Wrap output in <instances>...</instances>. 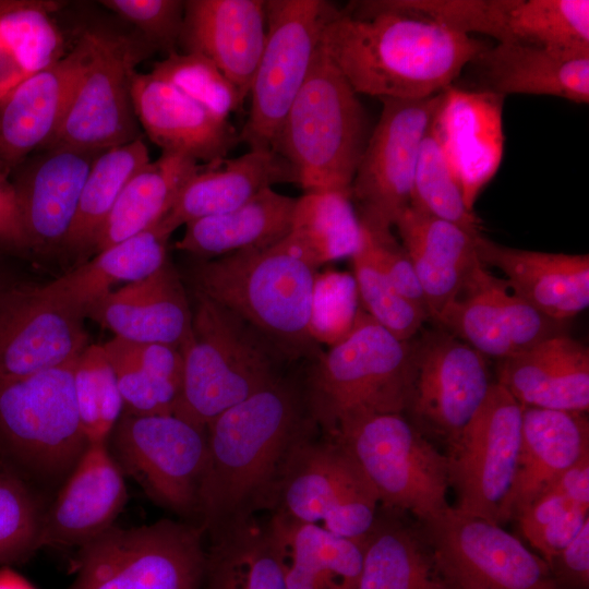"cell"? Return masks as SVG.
<instances>
[{"label":"cell","instance_id":"cell-1","mask_svg":"<svg viewBox=\"0 0 589 589\" xmlns=\"http://www.w3.org/2000/svg\"><path fill=\"white\" fill-rule=\"evenodd\" d=\"M321 45L357 94L422 99L450 86L486 45L420 16L380 12L330 19Z\"/></svg>","mask_w":589,"mask_h":589},{"label":"cell","instance_id":"cell-2","mask_svg":"<svg viewBox=\"0 0 589 589\" xmlns=\"http://www.w3.org/2000/svg\"><path fill=\"white\" fill-rule=\"evenodd\" d=\"M300 432V400L283 377L208 423L196 509L204 531L215 536L250 517L279 488Z\"/></svg>","mask_w":589,"mask_h":589},{"label":"cell","instance_id":"cell-3","mask_svg":"<svg viewBox=\"0 0 589 589\" xmlns=\"http://www.w3.org/2000/svg\"><path fill=\"white\" fill-rule=\"evenodd\" d=\"M317 266L289 233L263 249L244 250L193 266L195 291L250 324L289 359L322 351L311 333Z\"/></svg>","mask_w":589,"mask_h":589},{"label":"cell","instance_id":"cell-4","mask_svg":"<svg viewBox=\"0 0 589 589\" xmlns=\"http://www.w3.org/2000/svg\"><path fill=\"white\" fill-rule=\"evenodd\" d=\"M192 330L180 350L183 380L173 414L196 426L281 377L290 360L238 315L195 291Z\"/></svg>","mask_w":589,"mask_h":589},{"label":"cell","instance_id":"cell-5","mask_svg":"<svg viewBox=\"0 0 589 589\" xmlns=\"http://www.w3.org/2000/svg\"><path fill=\"white\" fill-rule=\"evenodd\" d=\"M370 134L358 94L321 45L272 149L304 192L350 190Z\"/></svg>","mask_w":589,"mask_h":589},{"label":"cell","instance_id":"cell-6","mask_svg":"<svg viewBox=\"0 0 589 589\" xmlns=\"http://www.w3.org/2000/svg\"><path fill=\"white\" fill-rule=\"evenodd\" d=\"M414 377V344L400 340L363 310L349 333L312 360L311 416L329 434L369 413H404Z\"/></svg>","mask_w":589,"mask_h":589},{"label":"cell","instance_id":"cell-7","mask_svg":"<svg viewBox=\"0 0 589 589\" xmlns=\"http://www.w3.org/2000/svg\"><path fill=\"white\" fill-rule=\"evenodd\" d=\"M76 360L0 381V458L32 483L62 484L88 444L75 400Z\"/></svg>","mask_w":589,"mask_h":589},{"label":"cell","instance_id":"cell-8","mask_svg":"<svg viewBox=\"0 0 589 589\" xmlns=\"http://www.w3.org/2000/svg\"><path fill=\"white\" fill-rule=\"evenodd\" d=\"M374 486L380 506L426 520L449 505L447 460L404 413H369L330 434Z\"/></svg>","mask_w":589,"mask_h":589},{"label":"cell","instance_id":"cell-9","mask_svg":"<svg viewBox=\"0 0 589 589\" xmlns=\"http://www.w3.org/2000/svg\"><path fill=\"white\" fill-rule=\"evenodd\" d=\"M204 529L160 519L133 528L111 526L79 546L65 589H200Z\"/></svg>","mask_w":589,"mask_h":589},{"label":"cell","instance_id":"cell-10","mask_svg":"<svg viewBox=\"0 0 589 589\" xmlns=\"http://www.w3.org/2000/svg\"><path fill=\"white\" fill-rule=\"evenodd\" d=\"M324 0H265L266 36L239 133L250 149H272L280 125L312 68L323 31L338 12Z\"/></svg>","mask_w":589,"mask_h":589},{"label":"cell","instance_id":"cell-11","mask_svg":"<svg viewBox=\"0 0 589 589\" xmlns=\"http://www.w3.org/2000/svg\"><path fill=\"white\" fill-rule=\"evenodd\" d=\"M278 512L359 541L372 528L377 493L354 460L334 438L315 443L299 437L285 462Z\"/></svg>","mask_w":589,"mask_h":589},{"label":"cell","instance_id":"cell-12","mask_svg":"<svg viewBox=\"0 0 589 589\" xmlns=\"http://www.w3.org/2000/svg\"><path fill=\"white\" fill-rule=\"evenodd\" d=\"M522 406L493 382L484 400L445 448L456 509L502 526L520 445Z\"/></svg>","mask_w":589,"mask_h":589},{"label":"cell","instance_id":"cell-13","mask_svg":"<svg viewBox=\"0 0 589 589\" xmlns=\"http://www.w3.org/2000/svg\"><path fill=\"white\" fill-rule=\"evenodd\" d=\"M109 437V450L123 474L154 502L180 515L196 513L207 457L206 429L176 414L123 412Z\"/></svg>","mask_w":589,"mask_h":589},{"label":"cell","instance_id":"cell-14","mask_svg":"<svg viewBox=\"0 0 589 589\" xmlns=\"http://www.w3.org/2000/svg\"><path fill=\"white\" fill-rule=\"evenodd\" d=\"M86 70L62 122L41 147L103 152L143 137L131 84L136 64L154 50L143 38L92 31Z\"/></svg>","mask_w":589,"mask_h":589},{"label":"cell","instance_id":"cell-15","mask_svg":"<svg viewBox=\"0 0 589 589\" xmlns=\"http://www.w3.org/2000/svg\"><path fill=\"white\" fill-rule=\"evenodd\" d=\"M419 522L452 589H560L548 564L500 525L454 506Z\"/></svg>","mask_w":589,"mask_h":589},{"label":"cell","instance_id":"cell-16","mask_svg":"<svg viewBox=\"0 0 589 589\" xmlns=\"http://www.w3.org/2000/svg\"><path fill=\"white\" fill-rule=\"evenodd\" d=\"M441 100L442 92L422 99H381L378 121L350 185L361 224L393 228L409 206L421 143Z\"/></svg>","mask_w":589,"mask_h":589},{"label":"cell","instance_id":"cell-17","mask_svg":"<svg viewBox=\"0 0 589 589\" xmlns=\"http://www.w3.org/2000/svg\"><path fill=\"white\" fill-rule=\"evenodd\" d=\"M492 384L485 357L443 328L430 332L414 344V377L404 414L446 448Z\"/></svg>","mask_w":589,"mask_h":589},{"label":"cell","instance_id":"cell-18","mask_svg":"<svg viewBox=\"0 0 589 589\" xmlns=\"http://www.w3.org/2000/svg\"><path fill=\"white\" fill-rule=\"evenodd\" d=\"M434 321L483 357L498 361L562 334L561 322L545 317L526 303L505 279L489 273L481 262Z\"/></svg>","mask_w":589,"mask_h":589},{"label":"cell","instance_id":"cell-19","mask_svg":"<svg viewBox=\"0 0 589 589\" xmlns=\"http://www.w3.org/2000/svg\"><path fill=\"white\" fill-rule=\"evenodd\" d=\"M83 321L45 297L40 286L0 280V381L76 360L88 346Z\"/></svg>","mask_w":589,"mask_h":589},{"label":"cell","instance_id":"cell-20","mask_svg":"<svg viewBox=\"0 0 589 589\" xmlns=\"http://www.w3.org/2000/svg\"><path fill=\"white\" fill-rule=\"evenodd\" d=\"M92 31L51 65L32 74L0 100V172L10 176L55 134L86 70Z\"/></svg>","mask_w":589,"mask_h":589},{"label":"cell","instance_id":"cell-21","mask_svg":"<svg viewBox=\"0 0 589 589\" xmlns=\"http://www.w3.org/2000/svg\"><path fill=\"white\" fill-rule=\"evenodd\" d=\"M100 153L45 147L15 169L12 184L27 247L37 251L63 248L86 177Z\"/></svg>","mask_w":589,"mask_h":589},{"label":"cell","instance_id":"cell-22","mask_svg":"<svg viewBox=\"0 0 589 589\" xmlns=\"http://www.w3.org/2000/svg\"><path fill=\"white\" fill-rule=\"evenodd\" d=\"M128 498L108 442H89L47 507L41 545L81 546L113 526Z\"/></svg>","mask_w":589,"mask_h":589},{"label":"cell","instance_id":"cell-23","mask_svg":"<svg viewBox=\"0 0 589 589\" xmlns=\"http://www.w3.org/2000/svg\"><path fill=\"white\" fill-rule=\"evenodd\" d=\"M131 96L139 124L161 152L213 164L240 143L228 120L152 73H134Z\"/></svg>","mask_w":589,"mask_h":589},{"label":"cell","instance_id":"cell-24","mask_svg":"<svg viewBox=\"0 0 589 589\" xmlns=\"http://www.w3.org/2000/svg\"><path fill=\"white\" fill-rule=\"evenodd\" d=\"M504 97L485 91L446 87L433 127L470 209L496 173L504 151Z\"/></svg>","mask_w":589,"mask_h":589},{"label":"cell","instance_id":"cell-25","mask_svg":"<svg viewBox=\"0 0 589 589\" xmlns=\"http://www.w3.org/2000/svg\"><path fill=\"white\" fill-rule=\"evenodd\" d=\"M266 36L265 0H188L182 52L208 58L249 96Z\"/></svg>","mask_w":589,"mask_h":589},{"label":"cell","instance_id":"cell-26","mask_svg":"<svg viewBox=\"0 0 589 589\" xmlns=\"http://www.w3.org/2000/svg\"><path fill=\"white\" fill-rule=\"evenodd\" d=\"M193 311L183 285L168 261L149 276L125 284L84 312L115 337L180 348L192 330Z\"/></svg>","mask_w":589,"mask_h":589},{"label":"cell","instance_id":"cell-27","mask_svg":"<svg viewBox=\"0 0 589 589\" xmlns=\"http://www.w3.org/2000/svg\"><path fill=\"white\" fill-rule=\"evenodd\" d=\"M480 262L498 268L512 291L545 317L565 322L589 305V255L510 248L481 235Z\"/></svg>","mask_w":589,"mask_h":589},{"label":"cell","instance_id":"cell-28","mask_svg":"<svg viewBox=\"0 0 589 589\" xmlns=\"http://www.w3.org/2000/svg\"><path fill=\"white\" fill-rule=\"evenodd\" d=\"M496 376L522 407L588 412L589 350L567 335L498 361Z\"/></svg>","mask_w":589,"mask_h":589},{"label":"cell","instance_id":"cell-29","mask_svg":"<svg viewBox=\"0 0 589 589\" xmlns=\"http://www.w3.org/2000/svg\"><path fill=\"white\" fill-rule=\"evenodd\" d=\"M183 187L170 211L155 225L169 239L180 226L230 212L261 191L296 182L292 167L273 149H249L231 159L208 164Z\"/></svg>","mask_w":589,"mask_h":589},{"label":"cell","instance_id":"cell-30","mask_svg":"<svg viewBox=\"0 0 589 589\" xmlns=\"http://www.w3.org/2000/svg\"><path fill=\"white\" fill-rule=\"evenodd\" d=\"M589 455L587 412L522 407L520 445L506 521Z\"/></svg>","mask_w":589,"mask_h":589},{"label":"cell","instance_id":"cell-31","mask_svg":"<svg viewBox=\"0 0 589 589\" xmlns=\"http://www.w3.org/2000/svg\"><path fill=\"white\" fill-rule=\"evenodd\" d=\"M485 92L546 95L589 103V53L520 44L485 47L471 62Z\"/></svg>","mask_w":589,"mask_h":589},{"label":"cell","instance_id":"cell-32","mask_svg":"<svg viewBox=\"0 0 589 589\" xmlns=\"http://www.w3.org/2000/svg\"><path fill=\"white\" fill-rule=\"evenodd\" d=\"M394 226L411 261L429 316L434 320L480 263L476 249L478 236L410 206Z\"/></svg>","mask_w":589,"mask_h":589},{"label":"cell","instance_id":"cell-33","mask_svg":"<svg viewBox=\"0 0 589 589\" xmlns=\"http://www.w3.org/2000/svg\"><path fill=\"white\" fill-rule=\"evenodd\" d=\"M359 541L357 589H452L421 524L410 515L380 506L372 528Z\"/></svg>","mask_w":589,"mask_h":589},{"label":"cell","instance_id":"cell-34","mask_svg":"<svg viewBox=\"0 0 589 589\" xmlns=\"http://www.w3.org/2000/svg\"><path fill=\"white\" fill-rule=\"evenodd\" d=\"M288 589H357L360 541L336 536L277 512L267 525Z\"/></svg>","mask_w":589,"mask_h":589},{"label":"cell","instance_id":"cell-35","mask_svg":"<svg viewBox=\"0 0 589 589\" xmlns=\"http://www.w3.org/2000/svg\"><path fill=\"white\" fill-rule=\"evenodd\" d=\"M296 199L267 188L230 212L187 224L176 249L218 257L273 245L290 233Z\"/></svg>","mask_w":589,"mask_h":589},{"label":"cell","instance_id":"cell-36","mask_svg":"<svg viewBox=\"0 0 589 589\" xmlns=\"http://www.w3.org/2000/svg\"><path fill=\"white\" fill-rule=\"evenodd\" d=\"M167 241L156 227L107 248L65 275L40 286L49 300L79 313L120 283L143 279L167 262ZM85 318V317H84Z\"/></svg>","mask_w":589,"mask_h":589},{"label":"cell","instance_id":"cell-37","mask_svg":"<svg viewBox=\"0 0 589 589\" xmlns=\"http://www.w3.org/2000/svg\"><path fill=\"white\" fill-rule=\"evenodd\" d=\"M196 160L161 152L125 184L94 242L98 253L154 227L170 211L188 181L199 171Z\"/></svg>","mask_w":589,"mask_h":589},{"label":"cell","instance_id":"cell-38","mask_svg":"<svg viewBox=\"0 0 589 589\" xmlns=\"http://www.w3.org/2000/svg\"><path fill=\"white\" fill-rule=\"evenodd\" d=\"M103 348L116 374L124 413L173 414L183 380L178 348L119 337Z\"/></svg>","mask_w":589,"mask_h":589},{"label":"cell","instance_id":"cell-39","mask_svg":"<svg viewBox=\"0 0 589 589\" xmlns=\"http://www.w3.org/2000/svg\"><path fill=\"white\" fill-rule=\"evenodd\" d=\"M214 537L200 589H288L267 527L250 516Z\"/></svg>","mask_w":589,"mask_h":589},{"label":"cell","instance_id":"cell-40","mask_svg":"<svg viewBox=\"0 0 589 589\" xmlns=\"http://www.w3.org/2000/svg\"><path fill=\"white\" fill-rule=\"evenodd\" d=\"M59 1H12L0 14V83L14 87L61 59L62 38L49 13Z\"/></svg>","mask_w":589,"mask_h":589},{"label":"cell","instance_id":"cell-41","mask_svg":"<svg viewBox=\"0 0 589 589\" xmlns=\"http://www.w3.org/2000/svg\"><path fill=\"white\" fill-rule=\"evenodd\" d=\"M148 161L149 154L143 137L99 154L86 177L62 249L80 255L92 252L96 237L119 194Z\"/></svg>","mask_w":589,"mask_h":589},{"label":"cell","instance_id":"cell-42","mask_svg":"<svg viewBox=\"0 0 589 589\" xmlns=\"http://www.w3.org/2000/svg\"><path fill=\"white\" fill-rule=\"evenodd\" d=\"M290 235L317 267L351 257L360 244L361 227L350 190H317L296 199Z\"/></svg>","mask_w":589,"mask_h":589},{"label":"cell","instance_id":"cell-43","mask_svg":"<svg viewBox=\"0 0 589 589\" xmlns=\"http://www.w3.org/2000/svg\"><path fill=\"white\" fill-rule=\"evenodd\" d=\"M409 206L453 223L474 236L481 235V221L466 204L461 185L433 127V120L421 143Z\"/></svg>","mask_w":589,"mask_h":589},{"label":"cell","instance_id":"cell-44","mask_svg":"<svg viewBox=\"0 0 589 589\" xmlns=\"http://www.w3.org/2000/svg\"><path fill=\"white\" fill-rule=\"evenodd\" d=\"M46 510L32 482L0 458V564L23 562L43 548Z\"/></svg>","mask_w":589,"mask_h":589},{"label":"cell","instance_id":"cell-45","mask_svg":"<svg viewBox=\"0 0 589 589\" xmlns=\"http://www.w3.org/2000/svg\"><path fill=\"white\" fill-rule=\"evenodd\" d=\"M74 393L88 443L107 442L122 414L123 402L116 374L103 346H87L77 358Z\"/></svg>","mask_w":589,"mask_h":589},{"label":"cell","instance_id":"cell-46","mask_svg":"<svg viewBox=\"0 0 589 589\" xmlns=\"http://www.w3.org/2000/svg\"><path fill=\"white\" fill-rule=\"evenodd\" d=\"M351 261L363 311L398 339L414 337L429 314L399 293L377 265L362 235Z\"/></svg>","mask_w":589,"mask_h":589},{"label":"cell","instance_id":"cell-47","mask_svg":"<svg viewBox=\"0 0 589 589\" xmlns=\"http://www.w3.org/2000/svg\"><path fill=\"white\" fill-rule=\"evenodd\" d=\"M151 73L221 119L228 120L245 99L208 58L196 52L171 53L156 62Z\"/></svg>","mask_w":589,"mask_h":589},{"label":"cell","instance_id":"cell-48","mask_svg":"<svg viewBox=\"0 0 589 589\" xmlns=\"http://www.w3.org/2000/svg\"><path fill=\"white\" fill-rule=\"evenodd\" d=\"M589 507L573 503L554 488L538 495L513 519L528 543L546 563L564 549L589 520Z\"/></svg>","mask_w":589,"mask_h":589},{"label":"cell","instance_id":"cell-49","mask_svg":"<svg viewBox=\"0 0 589 589\" xmlns=\"http://www.w3.org/2000/svg\"><path fill=\"white\" fill-rule=\"evenodd\" d=\"M358 299L352 275L339 272L317 275L311 316L314 340L332 346L342 339L357 317Z\"/></svg>","mask_w":589,"mask_h":589},{"label":"cell","instance_id":"cell-50","mask_svg":"<svg viewBox=\"0 0 589 589\" xmlns=\"http://www.w3.org/2000/svg\"><path fill=\"white\" fill-rule=\"evenodd\" d=\"M101 4L134 24L153 49H161L167 56L178 52L184 1L105 0Z\"/></svg>","mask_w":589,"mask_h":589},{"label":"cell","instance_id":"cell-51","mask_svg":"<svg viewBox=\"0 0 589 589\" xmlns=\"http://www.w3.org/2000/svg\"><path fill=\"white\" fill-rule=\"evenodd\" d=\"M360 227L361 235L368 243L374 260L388 276L395 288L406 299L428 313L425 300L411 261L401 242H398L392 233V228L368 226L361 223Z\"/></svg>","mask_w":589,"mask_h":589},{"label":"cell","instance_id":"cell-52","mask_svg":"<svg viewBox=\"0 0 589 589\" xmlns=\"http://www.w3.org/2000/svg\"><path fill=\"white\" fill-rule=\"evenodd\" d=\"M546 564L560 589H589V520Z\"/></svg>","mask_w":589,"mask_h":589},{"label":"cell","instance_id":"cell-53","mask_svg":"<svg viewBox=\"0 0 589 589\" xmlns=\"http://www.w3.org/2000/svg\"><path fill=\"white\" fill-rule=\"evenodd\" d=\"M0 240L27 247L12 181L0 172Z\"/></svg>","mask_w":589,"mask_h":589},{"label":"cell","instance_id":"cell-54","mask_svg":"<svg viewBox=\"0 0 589 589\" xmlns=\"http://www.w3.org/2000/svg\"><path fill=\"white\" fill-rule=\"evenodd\" d=\"M551 486L573 503L589 507V455L562 473Z\"/></svg>","mask_w":589,"mask_h":589},{"label":"cell","instance_id":"cell-55","mask_svg":"<svg viewBox=\"0 0 589 589\" xmlns=\"http://www.w3.org/2000/svg\"><path fill=\"white\" fill-rule=\"evenodd\" d=\"M0 589H36L21 574L4 566L0 568Z\"/></svg>","mask_w":589,"mask_h":589},{"label":"cell","instance_id":"cell-56","mask_svg":"<svg viewBox=\"0 0 589 589\" xmlns=\"http://www.w3.org/2000/svg\"><path fill=\"white\" fill-rule=\"evenodd\" d=\"M12 1H0V14L9 8Z\"/></svg>","mask_w":589,"mask_h":589}]
</instances>
